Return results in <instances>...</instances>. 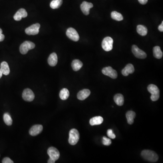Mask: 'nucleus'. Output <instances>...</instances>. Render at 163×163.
I'll list each match as a JSON object with an SVG mask.
<instances>
[{"label":"nucleus","instance_id":"obj_30","mask_svg":"<svg viewBox=\"0 0 163 163\" xmlns=\"http://www.w3.org/2000/svg\"><path fill=\"white\" fill-rule=\"evenodd\" d=\"M107 135L109 138L112 139H114L116 138V135L113 133L112 130H108L107 131Z\"/></svg>","mask_w":163,"mask_h":163},{"label":"nucleus","instance_id":"obj_8","mask_svg":"<svg viewBox=\"0 0 163 163\" xmlns=\"http://www.w3.org/2000/svg\"><path fill=\"white\" fill-rule=\"evenodd\" d=\"M102 73L105 75L109 76V77L113 79H116L118 77L117 72L111 67H108L103 68L102 70Z\"/></svg>","mask_w":163,"mask_h":163},{"label":"nucleus","instance_id":"obj_24","mask_svg":"<svg viewBox=\"0 0 163 163\" xmlns=\"http://www.w3.org/2000/svg\"><path fill=\"white\" fill-rule=\"evenodd\" d=\"M69 92L67 88H63L60 92L59 97L62 100H67L69 98Z\"/></svg>","mask_w":163,"mask_h":163},{"label":"nucleus","instance_id":"obj_31","mask_svg":"<svg viewBox=\"0 0 163 163\" xmlns=\"http://www.w3.org/2000/svg\"><path fill=\"white\" fill-rule=\"evenodd\" d=\"M2 163H13L14 162L8 157H5L2 160Z\"/></svg>","mask_w":163,"mask_h":163},{"label":"nucleus","instance_id":"obj_1","mask_svg":"<svg viewBox=\"0 0 163 163\" xmlns=\"http://www.w3.org/2000/svg\"><path fill=\"white\" fill-rule=\"evenodd\" d=\"M141 155L143 159L151 163L156 162L159 159V157L157 154L152 150H143L141 152Z\"/></svg>","mask_w":163,"mask_h":163},{"label":"nucleus","instance_id":"obj_5","mask_svg":"<svg viewBox=\"0 0 163 163\" xmlns=\"http://www.w3.org/2000/svg\"><path fill=\"white\" fill-rule=\"evenodd\" d=\"M113 40L110 37H106L103 39L102 43V49L105 51H108L112 50L113 48Z\"/></svg>","mask_w":163,"mask_h":163},{"label":"nucleus","instance_id":"obj_9","mask_svg":"<svg viewBox=\"0 0 163 163\" xmlns=\"http://www.w3.org/2000/svg\"><path fill=\"white\" fill-rule=\"evenodd\" d=\"M40 24L39 23L33 24L25 29L26 34L28 35H36L39 32Z\"/></svg>","mask_w":163,"mask_h":163},{"label":"nucleus","instance_id":"obj_7","mask_svg":"<svg viewBox=\"0 0 163 163\" xmlns=\"http://www.w3.org/2000/svg\"><path fill=\"white\" fill-rule=\"evenodd\" d=\"M66 35L68 38L74 41H77L79 39L78 33L73 28H69L67 30Z\"/></svg>","mask_w":163,"mask_h":163},{"label":"nucleus","instance_id":"obj_28","mask_svg":"<svg viewBox=\"0 0 163 163\" xmlns=\"http://www.w3.org/2000/svg\"><path fill=\"white\" fill-rule=\"evenodd\" d=\"M3 120L7 126H11L12 124V119L11 116L8 113H5L4 114Z\"/></svg>","mask_w":163,"mask_h":163},{"label":"nucleus","instance_id":"obj_35","mask_svg":"<svg viewBox=\"0 0 163 163\" xmlns=\"http://www.w3.org/2000/svg\"><path fill=\"white\" fill-rule=\"evenodd\" d=\"M55 162V160H53V159H52L51 158H49V159L48 160V163H54Z\"/></svg>","mask_w":163,"mask_h":163},{"label":"nucleus","instance_id":"obj_6","mask_svg":"<svg viewBox=\"0 0 163 163\" xmlns=\"http://www.w3.org/2000/svg\"><path fill=\"white\" fill-rule=\"evenodd\" d=\"M132 51L135 56L138 59H144L146 58V53L144 51L141 50L136 45L132 46Z\"/></svg>","mask_w":163,"mask_h":163},{"label":"nucleus","instance_id":"obj_18","mask_svg":"<svg viewBox=\"0 0 163 163\" xmlns=\"http://www.w3.org/2000/svg\"><path fill=\"white\" fill-rule=\"evenodd\" d=\"M103 118L100 116H95L90 120V124L91 126L99 125L103 122Z\"/></svg>","mask_w":163,"mask_h":163},{"label":"nucleus","instance_id":"obj_15","mask_svg":"<svg viewBox=\"0 0 163 163\" xmlns=\"http://www.w3.org/2000/svg\"><path fill=\"white\" fill-rule=\"evenodd\" d=\"M135 71L134 66L132 64L129 63L122 70V73L124 76H127L129 74H132Z\"/></svg>","mask_w":163,"mask_h":163},{"label":"nucleus","instance_id":"obj_20","mask_svg":"<svg viewBox=\"0 0 163 163\" xmlns=\"http://www.w3.org/2000/svg\"><path fill=\"white\" fill-rule=\"evenodd\" d=\"M1 69L2 71L3 74L8 75L10 73V67L7 62L4 61L1 64Z\"/></svg>","mask_w":163,"mask_h":163},{"label":"nucleus","instance_id":"obj_13","mask_svg":"<svg viewBox=\"0 0 163 163\" xmlns=\"http://www.w3.org/2000/svg\"><path fill=\"white\" fill-rule=\"evenodd\" d=\"M43 127L41 125H34L30 129L29 134L32 136H36L40 134L43 130Z\"/></svg>","mask_w":163,"mask_h":163},{"label":"nucleus","instance_id":"obj_32","mask_svg":"<svg viewBox=\"0 0 163 163\" xmlns=\"http://www.w3.org/2000/svg\"><path fill=\"white\" fill-rule=\"evenodd\" d=\"M2 30L0 28V42L3 41L5 39V35L3 34H2Z\"/></svg>","mask_w":163,"mask_h":163},{"label":"nucleus","instance_id":"obj_26","mask_svg":"<svg viewBox=\"0 0 163 163\" xmlns=\"http://www.w3.org/2000/svg\"><path fill=\"white\" fill-rule=\"evenodd\" d=\"M63 3V0H53L50 4V7L53 9H58Z\"/></svg>","mask_w":163,"mask_h":163},{"label":"nucleus","instance_id":"obj_21","mask_svg":"<svg viewBox=\"0 0 163 163\" xmlns=\"http://www.w3.org/2000/svg\"><path fill=\"white\" fill-rule=\"evenodd\" d=\"M136 114L134 112L132 111H128L126 113V118L127 122L130 125H132L134 123V119L136 117Z\"/></svg>","mask_w":163,"mask_h":163},{"label":"nucleus","instance_id":"obj_2","mask_svg":"<svg viewBox=\"0 0 163 163\" xmlns=\"http://www.w3.org/2000/svg\"><path fill=\"white\" fill-rule=\"evenodd\" d=\"M147 89L149 92L151 94L150 97L152 101H156L160 98V90L156 85L150 84L148 86Z\"/></svg>","mask_w":163,"mask_h":163},{"label":"nucleus","instance_id":"obj_14","mask_svg":"<svg viewBox=\"0 0 163 163\" xmlns=\"http://www.w3.org/2000/svg\"><path fill=\"white\" fill-rule=\"evenodd\" d=\"M27 12L26 10L23 8H21L17 11L14 16V19L15 21H20L22 18H25L27 16Z\"/></svg>","mask_w":163,"mask_h":163},{"label":"nucleus","instance_id":"obj_12","mask_svg":"<svg viewBox=\"0 0 163 163\" xmlns=\"http://www.w3.org/2000/svg\"><path fill=\"white\" fill-rule=\"evenodd\" d=\"M94 7V5L90 2L84 1L80 5L81 10L84 14L88 15L89 14L90 9Z\"/></svg>","mask_w":163,"mask_h":163},{"label":"nucleus","instance_id":"obj_19","mask_svg":"<svg viewBox=\"0 0 163 163\" xmlns=\"http://www.w3.org/2000/svg\"><path fill=\"white\" fill-rule=\"evenodd\" d=\"M72 69L74 71L79 70L83 66V63L79 60L75 59L72 63Z\"/></svg>","mask_w":163,"mask_h":163},{"label":"nucleus","instance_id":"obj_11","mask_svg":"<svg viewBox=\"0 0 163 163\" xmlns=\"http://www.w3.org/2000/svg\"><path fill=\"white\" fill-rule=\"evenodd\" d=\"M47 153L49 157L53 159L55 161H56L59 159L60 153L58 149L54 147H50L47 150Z\"/></svg>","mask_w":163,"mask_h":163},{"label":"nucleus","instance_id":"obj_34","mask_svg":"<svg viewBox=\"0 0 163 163\" xmlns=\"http://www.w3.org/2000/svg\"><path fill=\"white\" fill-rule=\"evenodd\" d=\"M158 29L160 31H163V21H162V23L159 25V27H158Z\"/></svg>","mask_w":163,"mask_h":163},{"label":"nucleus","instance_id":"obj_4","mask_svg":"<svg viewBox=\"0 0 163 163\" xmlns=\"http://www.w3.org/2000/svg\"><path fill=\"white\" fill-rule=\"evenodd\" d=\"M35 43L29 41H25L22 43L20 47V51L22 54H25L28 53L29 50L35 48Z\"/></svg>","mask_w":163,"mask_h":163},{"label":"nucleus","instance_id":"obj_10","mask_svg":"<svg viewBox=\"0 0 163 163\" xmlns=\"http://www.w3.org/2000/svg\"><path fill=\"white\" fill-rule=\"evenodd\" d=\"M22 98L25 101L31 102L35 98V94L31 89L26 88L22 93Z\"/></svg>","mask_w":163,"mask_h":163},{"label":"nucleus","instance_id":"obj_23","mask_svg":"<svg viewBox=\"0 0 163 163\" xmlns=\"http://www.w3.org/2000/svg\"><path fill=\"white\" fill-rule=\"evenodd\" d=\"M153 54L155 58L158 59H161L163 56V52L159 46H155L153 48Z\"/></svg>","mask_w":163,"mask_h":163},{"label":"nucleus","instance_id":"obj_36","mask_svg":"<svg viewBox=\"0 0 163 163\" xmlns=\"http://www.w3.org/2000/svg\"><path fill=\"white\" fill-rule=\"evenodd\" d=\"M2 74H3V73H2V71H1V69H0V78H1V77H2Z\"/></svg>","mask_w":163,"mask_h":163},{"label":"nucleus","instance_id":"obj_17","mask_svg":"<svg viewBox=\"0 0 163 163\" xmlns=\"http://www.w3.org/2000/svg\"><path fill=\"white\" fill-rule=\"evenodd\" d=\"M48 63L51 66H55L58 63V57L55 53L50 54L48 59Z\"/></svg>","mask_w":163,"mask_h":163},{"label":"nucleus","instance_id":"obj_3","mask_svg":"<svg viewBox=\"0 0 163 163\" xmlns=\"http://www.w3.org/2000/svg\"><path fill=\"white\" fill-rule=\"evenodd\" d=\"M80 135L78 130L76 129H72L69 133V142L71 145L74 146L78 142Z\"/></svg>","mask_w":163,"mask_h":163},{"label":"nucleus","instance_id":"obj_29","mask_svg":"<svg viewBox=\"0 0 163 163\" xmlns=\"http://www.w3.org/2000/svg\"><path fill=\"white\" fill-rule=\"evenodd\" d=\"M102 144L105 146H110L112 144V141L111 139L107 137H103L102 138Z\"/></svg>","mask_w":163,"mask_h":163},{"label":"nucleus","instance_id":"obj_33","mask_svg":"<svg viewBox=\"0 0 163 163\" xmlns=\"http://www.w3.org/2000/svg\"><path fill=\"white\" fill-rule=\"evenodd\" d=\"M138 1L141 4L145 5L148 2V0H138Z\"/></svg>","mask_w":163,"mask_h":163},{"label":"nucleus","instance_id":"obj_27","mask_svg":"<svg viewBox=\"0 0 163 163\" xmlns=\"http://www.w3.org/2000/svg\"><path fill=\"white\" fill-rule=\"evenodd\" d=\"M111 17L113 20L117 21H122L123 19V16L121 13H119L116 11H113L112 12Z\"/></svg>","mask_w":163,"mask_h":163},{"label":"nucleus","instance_id":"obj_22","mask_svg":"<svg viewBox=\"0 0 163 163\" xmlns=\"http://www.w3.org/2000/svg\"><path fill=\"white\" fill-rule=\"evenodd\" d=\"M114 102L119 106H122L124 104V98L122 94H117L114 97Z\"/></svg>","mask_w":163,"mask_h":163},{"label":"nucleus","instance_id":"obj_16","mask_svg":"<svg viewBox=\"0 0 163 163\" xmlns=\"http://www.w3.org/2000/svg\"><path fill=\"white\" fill-rule=\"evenodd\" d=\"M91 92L89 89H84L78 92L77 98L80 100H84L89 97L90 95Z\"/></svg>","mask_w":163,"mask_h":163},{"label":"nucleus","instance_id":"obj_25","mask_svg":"<svg viewBox=\"0 0 163 163\" xmlns=\"http://www.w3.org/2000/svg\"><path fill=\"white\" fill-rule=\"evenodd\" d=\"M137 32L141 36H145L147 34L148 30L145 26L138 25L137 26Z\"/></svg>","mask_w":163,"mask_h":163}]
</instances>
